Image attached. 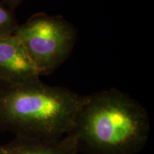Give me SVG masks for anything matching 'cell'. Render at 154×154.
Wrapping results in <instances>:
<instances>
[{
  "instance_id": "cell-1",
  "label": "cell",
  "mask_w": 154,
  "mask_h": 154,
  "mask_svg": "<svg viewBox=\"0 0 154 154\" xmlns=\"http://www.w3.org/2000/svg\"><path fill=\"white\" fill-rule=\"evenodd\" d=\"M151 124L146 109L116 88L86 95L72 132L87 154H137L145 147Z\"/></svg>"
},
{
  "instance_id": "cell-4",
  "label": "cell",
  "mask_w": 154,
  "mask_h": 154,
  "mask_svg": "<svg viewBox=\"0 0 154 154\" xmlns=\"http://www.w3.org/2000/svg\"><path fill=\"white\" fill-rule=\"evenodd\" d=\"M40 73L21 40L0 38V82L18 84L39 79Z\"/></svg>"
},
{
  "instance_id": "cell-3",
  "label": "cell",
  "mask_w": 154,
  "mask_h": 154,
  "mask_svg": "<svg viewBox=\"0 0 154 154\" xmlns=\"http://www.w3.org/2000/svg\"><path fill=\"white\" fill-rule=\"evenodd\" d=\"M17 36L40 75L49 74L66 60L76 41L74 26L61 16L36 13L19 24Z\"/></svg>"
},
{
  "instance_id": "cell-6",
  "label": "cell",
  "mask_w": 154,
  "mask_h": 154,
  "mask_svg": "<svg viewBox=\"0 0 154 154\" xmlns=\"http://www.w3.org/2000/svg\"><path fill=\"white\" fill-rule=\"evenodd\" d=\"M18 26V22L13 10L0 2V38L14 35Z\"/></svg>"
},
{
  "instance_id": "cell-2",
  "label": "cell",
  "mask_w": 154,
  "mask_h": 154,
  "mask_svg": "<svg viewBox=\"0 0 154 154\" xmlns=\"http://www.w3.org/2000/svg\"><path fill=\"white\" fill-rule=\"evenodd\" d=\"M86 95L39 79L0 82V131L15 137L58 139L72 132Z\"/></svg>"
},
{
  "instance_id": "cell-7",
  "label": "cell",
  "mask_w": 154,
  "mask_h": 154,
  "mask_svg": "<svg viewBox=\"0 0 154 154\" xmlns=\"http://www.w3.org/2000/svg\"><path fill=\"white\" fill-rule=\"evenodd\" d=\"M22 1L23 0H4V5L7 6L9 9L14 10Z\"/></svg>"
},
{
  "instance_id": "cell-5",
  "label": "cell",
  "mask_w": 154,
  "mask_h": 154,
  "mask_svg": "<svg viewBox=\"0 0 154 154\" xmlns=\"http://www.w3.org/2000/svg\"><path fill=\"white\" fill-rule=\"evenodd\" d=\"M78 140L73 132L58 139L15 137L0 145V154H78Z\"/></svg>"
}]
</instances>
